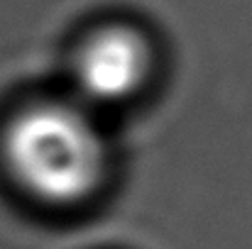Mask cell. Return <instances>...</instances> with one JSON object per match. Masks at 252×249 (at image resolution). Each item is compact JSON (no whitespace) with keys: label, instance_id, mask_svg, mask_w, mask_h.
<instances>
[{"label":"cell","instance_id":"obj_1","mask_svg":"<svg viewBox=\"0 0 252 249\" xmlns=\"http://www.w3.org/2000/svg\"><path fill=\"white\" fill-rule=\"evenodd\" d=\"M2 164L20 191L49 208L91 200L108 176V144L79 100H42L15 112L0 139Z\"/></svg>","mask_w":252,"mask_h":249},{"label":"cell","instance_id":"obj_2","mask_svg":"<svg viewBox=\"0 0 252 249\" xmlns=\"http://www.w3.org/2000/svg\"><path fill=\"white\" fill-rule=\"evenodd\" d=\"M152 74V49L142 32L127 25H105L91 32L74 52L71 81L88 110L132 100Z\"/></svg>","mask_w":252,"mask_h":249}]
</instances>
